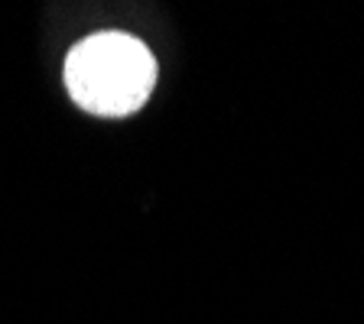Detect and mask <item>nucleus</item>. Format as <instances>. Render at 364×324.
<instances>
[{
	"instance_id": "obj_1",
	"label": "nucleus",
	"mask_w": 364,
	"mask_h": 324,
	"mask_svg": "<svg viewBox=\"0 0 364 324\" xmlns=\"http://www.w3.org/2000/svg\"><path fill=\"white\" fill-rule=\"evenodd\" d=\"M156 84V59L136 36L95 33L68 52L65 88L95 117H127L140 111Z\"/></svg>"
}]
</instances>
